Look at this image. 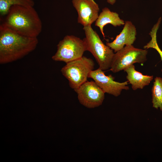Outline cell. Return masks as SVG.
Listing matches in <instances>:
<instances>
[{"instance_id":"obj_1","label":"cell","mask_w":162,"mask_h":162,"mask_svg":"<svg viewBox=\"0 0 162 162\" xmlns=\"http://www.w3.org/2000/svg\"><path fill=\"white\" fill-rule=\"evenodd\" d=\"M1 25L29 37H37L42 29L41 20L33 7L21 5L12 6Z\"/></svg>"},{"instance_id":"obj_2","label":"cell","mask_w":162,"mask_h":162,"mask_svg":"<svg viewBox=\"0 0 162 162\" xmlns=\"http://www.w3.org/2000/svg\"><path fill=\"white\" fill-rule=\"evenodd\" d=\"M38 43L37 37L22 36L0 25V64L22 58L34 50Z\"/></svg>"},{"instance_id":"obj_3","label":"cell","mask_w":162,"mask_h":162,"mask_svg":"<svg viewBox=\"0 0 162 162\" xmlns=\"http://www.w3.org/2000/svg\"><path fill=\"white\" fill-rule=\"evenodd\" d=\"M83 29L86 50L94 56L100 68L103 70L110 68L114 55L113 50L103 43L91 25L84 26Z\"/></svg>"},{"instance_id":"obj_4","label":"cell","mask_w":162,"mask_h":162,"mask_svg":"<svg viewBox=\"0 0 162 162\" xmlns=\"http://www.w3.org/2000/svg\"><path fill=\"white\" fill-rule=\"evenodd\" d=\"M94 65L92 59L83 56L66 63L61 71L68 80L70 86L74 90L87 81L89 73L94 69Z\"/></svg>"},{"instance_id":"obj_5","label":"cell","mask_w":162,"mask_h":162,"mask_svg":"<svg viewBox=\"0 0 162 162\" xmlns=\"http://www.w3.org/2000/svg\"><path fill=\"white\" fill-rule=\"evenodd\" d=\"M57 50L52 57L56 61L67 63L81 58L86 50L83 40L73 35H67L60 41Z\"/></svg>"},{"instance_id":"obj_6","label":"cell","mask_w":162,"mask_h":162,"mask_svg":"<svg viewBox=\"0 0 162 162\" xmlns=\"http://www.w3.org/2000/svg\"><path fill=\"white\" fill-rule=\"evenodd\" d=\"M147 53L146 49L136 48L132 45H126L114 54L110 70L116 73L135 63L143 64L147 60Z\"/></svg>"},{"instance_id":"obj_7","label":"cell","mask_w":162,"mask_h":162,"mask_svg":"<svg viewBox=\"0 0 162 162\" xmlns=\"http://www.w3.org/2000/svg\"><path fill=\"white\" fill-rule=\"evenodd\" d=\"M74 90L80 103L88 108L100 106L105 98V92L94 80L86 81Z\"/></svg>"},{"instance_id":"obj_8","label":"cell","mask_w":162,"mask_h":162,"mask_svg":"<svg viewBox=\"0 0 162 162\" xmlns=\"http://www.w3.org/2000/svg\"><path fill=\"white\" fill-rule=\"evenodd\" d=\"M88 78H92L105 93L115 97L119 96L123 90L129 89L127 86L128 81L122 82L116 81L111 75H106L103 70L99 68L92 71Z\"/></svg>"},{"instance_id":"obj_9","label":"cell","mask_w":162,"mask_h":162,"mask_svg":"<svg viewBox=\"0 0 162 162\" xmlns=\"http://www.w3.org/2000/svg\"><path fill=\"white\" fill-rule=\"evenodd\" d=\"M78 14L77 21L83 26L91 25L97 19L99 8L94 0H72Z\"/></svg>"},{"instance_id":"obj_10","label":"cell","mask_w":162,"mask_h":162,"mask_svg":"<svg viewBox=\"0 0 162 162\" xmlns=\"http://www.w3.org/2000/svg\"><path fill=\"white\" fill-rule=\"evenodd\" d=\"M136 35L135 26L131 21H126L120 34L112 42L106 43V45L116 52L122 49L125 45H132L136 40Z\"/></svg>"},{"instance_id":"obj_11","label":"cell","mask_w":162,"mask_h":162,"mask_svg":"<svg viewBox=\"0 0 162 162\" xmlns=\"http://www.w3.org/2000/svg\"><path fill=\"white\" fill-rule=\"evenodd\" d=\"M124 70L127 73V79L134 90L143 88L149 85L153 78V76L144 75L136 70L134 64L129 66Z\"/></svg>"},{"instance_id":"obj_12","label":"cell","mask_w":162,"mask_h":162,"mask_svg":"<svg viewBox=\"0 0 162 162\" xmlns=\"http://www.w3.org/2000/svg\"><path fill=\"white\" fill-rule=\"evenodd\" d=\"M124 20L120 18L118 14L111 11L107 8L102 9L95 21V25L98 27L104 38L105 36L104 32V27L106 25L110 24L114 27L120 26L124 24Z\"/></svg>"},{"instance_id":"obj_13","label":"cell","mask_w":162,"mask_h":162,"mask_svg":"<svg viewBox=\"0 0 162 162\" xmlns=\"http://www.w3.org/2000/svg\"><path fill=\"white\" fill-rule=\"evenodd\" d=\"M153 107L162 111V78L156 77L152 89Z\"/></svg>"},{"instance_id":"obj_14","label":"cell","mask_w":162,"mask_h":162,"mask_svg":"<svg viewBox=\"0 0 162 162\" xmlns=\"http://www.w3.org/2000/svg\"><path fill=\"white\" fill-rule=\"evenodd\" d=\"M34 4L33 0H0V16H6L12 6L18 5L33 7Z\"/></svg>"},{"instance_id":"obj_15","label":"cell","mask_w":162,"mask_h":162,"mask_svg":"<svg viewBox=\"0 0 162 162\" xmlns=\"http://www.w3.org/2000/svg\"><path fill=\"white\" fill-rule=\"evenodd\" d=\"M161 20V18L160 17L157 22L153 26L149 33L151 37V40L144 46L143 48L146 50L150 48L155 49L159 54L161 60L162 61V50L159 46L157 40V33L160 24ZM161 71L162 72V69Z\"/></svg>"},{"instance_id":"obj_16","label":"cell","mask_w":162,"mask_h":162,"mask_svg":"<svg viewBox=\"0 0 162 162\" xmlns=\"http://www.w3.org/2000/svg\"><path fill=\"white\" fill-rule=\"evenodd\" d=\"M107 2L110 4H113L116 2V0H107Z\"/></svg>"}]
</instances>
